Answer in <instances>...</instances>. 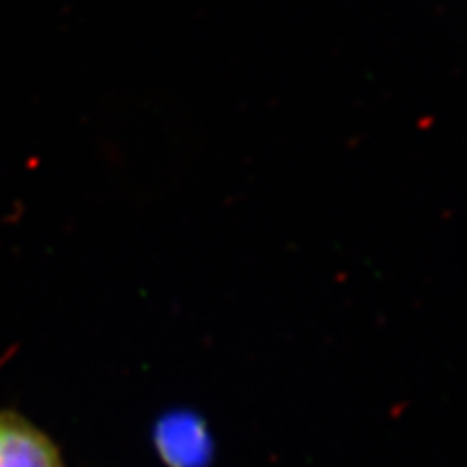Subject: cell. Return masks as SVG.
<instances>
[{"instance_id":"6da1fadb","label":"cell","mask_w":467,"mask_h":467,"mask_svg":"<svg viewBox=\"0 0 467 467\" xmlns=\"http://www.w3.org/2000/svg\"><path fill=\"white\" fill-rule=\"evenodd\" d=\"M0 467H63L51 438L16 413H0Z\"/></svg>"}]
</instances>
